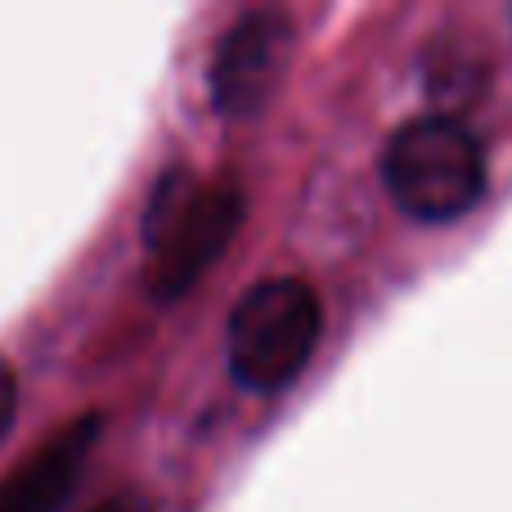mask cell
<instances>
[{"label": "cell", "mask_w": 512, "mask_h": 512, "mask_svg": "<svg viewBox=\"0 0 512 512\" xmlns=\"http://www.w3.org/2000/svg\"><path fill=\"white\" fill-rule=\"evenodd\" d=\"M243 198L234 189H162L153 203L149 239L158 248V288L176 292L216 261L239 225Z\"/></svg>", "instance_id": "3"}, {"label": "cell", "mask_w": 512, "mask_h": 512, "mask_svg": "<svg viewBox=\"0 0 512 512\" xmlns=\"http://www.w3.org/2000/svg\"><path fill=\"white\" fill-rule=\"evenodd\" d=\"M90 512H158V508L140 495H113V499H104V504H95Z\"/></svg>", "instance_id": "7"}, {"label": "cell", "mask_w": 512, "mask_h": 512, "mask_svg": "<svg viewBox=\"0 0 512 512\" xmlns=\"http://www.w3.org/2000/svg\"><path fill=\"white\" fill-rule=\"evenodd\" d=\"M319 342V297L301 279H265L239 297L225 333L230 369L243 387L279 391L306 369Z\"/></svg>", "instance_id": "2"}, {"label": "cell", "mask_w": 512, "mask_h": 512, "mask_svg": "<svg viewBox=\"0 0 512 512\" xmlns=\"http://www.w3.org/2000/svg\"><path fill=\"white\" fill-rule=\"evenodd\" d=\"M292 50V23L279 9L243 14L212 63V90L225 113H252L274 95Z\"/></svg>", "instance_id": "4"}, {"label": "cell", "mask_w": 512, "mask_h": 512, "mask_svg": "<svg viewBox=\"0 0 512 512\" xmlns=\"http://www.w3.org/2000/svg\"><path fill=\"white\" fill-rule=\"evenodd\" d=\"M382 180L418 221H454L481 198L486 153L459 117L423 113L387 140Z\"/></svg>", "instance_id": "1"}, {"label": "cell", "mask_w": 512, "mask_h": 512, "mask_svg": "<svg viewBox=\"0 0 512 512\" xmlns=\"http://www.w3.org/2000/svg\"><path fill=\"white\" fill-rule=\"evenodd\" d=\"M95 427L99 418L59 427V436H50L32 459L18 463V472L0 486V512H63L81 477V463L95 445Z\"/></svg>", "instance_id": "5"}, {"label": "cell", "mask_w": 512, "mask_h": 512, "mask_svg": "<svg viewBox=\"0 0 512 512\" xmlns=\"http://www.w3.org/2000/svg\"><path fill=\"white\" fill-rule=\"evenodd\" d=\"M14 400H18V387H14V369H9V364L0 360V436H5V427L14 423Z\"/></svg>", "instance_id": "6"}]
</instances>
